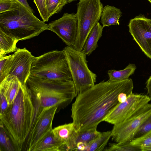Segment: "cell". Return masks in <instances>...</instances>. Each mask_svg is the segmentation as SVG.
I'll return each mask as SVG.
<instances>
[{
	"mask_svg": "<svg viewBox=\"0 0 151 151\" xmlns=\"http://www.w3.org/2000/svg\"><path fill=\"white\" fill-rule=\"evenodd\" d=\"M103 27L98 22L89 34L82 52L89 56L98 47V42L101 37Z\"/></svg>",
	"mask_w": 151,
	"mask_h": 151,
	"instance_id": "cell-17",
	"label": "cell"
},
{
	"mask_svg": "<svg viewBox=\"0 0 151 151\" xmlns=\"http://www.w3.org/2000/svg\"><path fill=\"white\" fill-rule=\"evenodd\" d=\"M75 14L64 13L61 18L48 24V30L56 34L67 46L73 47L77 31V20Z\"/></svg>",
	"mask_w": 151,
	"mask_h": 151,
	"instance_id": "cell-13",
	"label": "cell"
},
{
	"mask_svg": "<svg viewBox=\"0 0 151 151\" xmlns=\"http://www.w3.org/2000/svg\"><path fill=\"white\" fill-rule=\"evenodd\" d=\"M46 30L48 24L21 4L16 9L0 13V30L18 41L37 36Z\"/></svg>",
	"mask_w": 151,
	"mask_h": 151,
	"instance_id": "cell-4",
	"label": "cell"
},
{
	"mask_svg": "<svg viewBox=\"0 0 151 151\" xmlns=\"http://www.w3.org/2000/svg\"><path fill=\"white\" fill-rule=\"evenodd\" d=\"M137 68L136 65L129 63L124 69L119 70H110L107 73L109 80L111 81H118L127 79L133 74Z\"/></svg>",
	"mask_w": 151,
	"mask_h": 151,
	"instance_id": "cell-22",
	"label": "cell"
},
{
	"mask_svg": "<svg viewBox=\"0 0 151 151\" xmlns=\"http://www.w3.org/2000/svg\"><path fill=\"white\" fill-rule=\"evenodd\" d=\"M30 76L52 80H72L65 53L56 50L38 57L32 63Z\"/></svg>",
	"mask_w": 151,
	"mask_h": 151,
	"instance_id": "cell-5",
	"label": "cell"
},
{
	"mask_svg": "<svg viewBox=\"0 0 151 151\" xmlns=\"http://www.w3.org/2000/svg\"><path fill=\"white\" fill-rule=\"evenodd\" d=\"M97 128L78 132L75 151H80L82 147L90 143L99 135L100 132L97 130Z\"/></svg>",
	"mask_w": 151,
	"mask_h": 151,
	"instance_id": "cell-20",
	"label": "cell"
},
{
	"mask_svg": "<svg viewBox=\"0 0 151 151\" xmlns=\"http://www.w3.org/2000/svg\"><path fill=\"white\" fill-rule=\"evenodd\" d=\"M32 95L26 85L21 84L12 103L2 114L0 122L9 134L16 151L23 149L34 116Z\"/></svg>",
	"mask_w": 151,
	"mask_h": 151,
	"instance_id": "cell-2",
	"label": "cell"
},
{
	"mask_svg": "<svg viewBox=\"0 0 151 151\" xmlns=\"http://www.w3.org/2000/svg\"><path fill=\"white\" fill-rule=\"evenodd\" d=\"M151 113V104L143 108L122 122L114 125L111 130L112 140L116 143L130 142L134 139L139 128Z\"/></svg>",
	"mask_w": 151,
	"mask_h": 151,
	"instance_id": "cell-10",
	"label": "cell"
},
{
	"mask_svg": "<svg viewBox=\"0 0 151 151\" xmlns=\"http://www.w3.org/2000/svg\"><path fill=\"white\" fill-rule=\"evenodd\" d=\"M146 87L147 90V94L151 99V76L147 80L146 82Z\"/></svg>",
	"mask_w": 151,
	"mask_h": 151,
	"instance_id": "cell-32",
	"label": "cell"
},
{
	"mask_svg": "<svg viewBox=\"0 0 151 151\" xmlns=\"http://www.w3.org/2000/svg\"><path fill=\"white\" fill-rule=\"evenodd\" d=\"M34 108V117L29 133L24 146V147L25 145V151H31L42 137L53 129L52 122L58 109L56 106L44 109L37 107Z\"/></svg>",
	"mask_w": 151,
	"mask_h": 151,
	"instance_id": "cell-8",
	"label": "cell"
},
{
	"mask_svg": "<svg viewBox=\"0 0 151 151\" xmlns=\"http://www.w3.org/2000/svg\"><path fill=\"white\" fill-rule=\"evenodd\" d=\"M122 14L119 9L108 5L105 6L103 8L100 21L103 27L119 25V20Z\"/></svg>",
	"mask_w": 151,
	"mask_h": 151,
	"instance_id": "cell-18",
	"label": "cell"
},
{
	"mask_svg": "<svg viewBox=\"0 0 151 151\" xmlns=\"http://www.w3.org/2000/svg\"><path fill=\"white\" fill-rule=\"evenodd\" d=\"M0 115H1L7 109L9 105L5 95L2 92H0Z\"/></svg>",
	"mask_w": 151,
	"mask_h": 151,
	"instance_id": "cell-31",
	"label": "cell"
},
{
	"mask_svg": "<svg viewBox=\"0 0 151 151\" xmlns=\"http://www.w3.org/2000/svg\"><path fill=\"white\" fill-rule=\"evenodd\" d=\"M18 42L15 38L0 30V56L15 52L17 49L16 44Z\"/></svg>",
	"mask_w": 151,
	"mask_h": 151,
	"instance_id": "cell-21",
	"label": "cell"
},
{
	"mask_svg": "<svg viewBox=\"0 0 151 151\" xmlns=\"http://www.w3.org/2000/svg\"><path fill=\"white\" fill-rule=\"evenodd\" d=\"M31 151H65L62 143L55 137L53 129L42 137Z\"/></svg>",
	"mask_w": 151,
	"mask_h": 151,
	"instance_id": "cell-15",
	"label": "cell"
},
{
	"mask_svg": "<svg viewBox=\"0 0 151 151\" xmlns=\"http://www.w3.org/2000/svg\"><path fill=\"white\" fill-rule=\"evenodd\" d=\"M132 144L138 146L142 151H151V130L130 141Z\"/></svg>",
	"mask_w": 151,
	"mask_h": 151,
	"instance_id": "cell-24",
	"label": "cell"
},
{
	"mask_svg": "<svg viewBox=\"0 0 151 151\" xmlns=\"http://www.w3.org/2000/svg\"><path fill=\"white\" fill-rule=\"evenodd\" d=\"M36 58L25 47L17 49L10 55L6 77L15 76L22 85L26 86L30 76L32 65Z\"/></svg>",
	"mask_w": 151,
	"mask_h": 151,
	"instance_id": "cell-11",
	"label": "cell"
},
{
	"mask_svg": "<svg viewBox=\"0 0 151 151\" xmlns=\"http://www.w3.org/2000/svg\"><path fill=\"white\" fill-rule=\"evenodd\" d=\"M9 57L10 55L0 56V82L6 77Z\"/></svg>",
	"mask_w": 151,
	"mask_h": 151,
	"instance_id": "cell-30",
	"label": "cell"
},
{
	"mask_svg": "<svg viewBox=\"0 0 151 151\" xmlns=\"http://www.w3.org/2000/svg\"><path fill=\"white\" fill-rule=\"evenodd\" d=\"M26 85L34 107L44 109L56 106L57 113L67 106L77 96L72 80H49L30 76Z\"/></svg>",
	"mask_w": 151,
	"mask_h": 151,
	"instance_id": "cell-3",
	"label": "cell"
},
{
	"mask_svg": "<svg viewBox=\"0 0 151 151\" xmlns=\"http://www.w3.org/2000/svg\"><path fill=\"white\" fill-rule=\"evenodd\" d=\"M39 13L42 21L47 22L49 18L48 14L45 0H33Z\"/></svg>",
	"mask_w": 151,
	"mask_h": 151,
	"instance_id": "cell-28",
	"label": "cell"
},
{
	"mask_svg": "<svg viewBox=\"0 0 151 151\" xmlns=\"http://www.w3.org/2000/svg\"><path fill=\"white\" fill-rule=\"evenodd\" d=\"M103 8L100 0H79L75 14L77 31L73 46L76 50H82L89 34L101 17Z\"/></svg>",
	"mask_w": 151,
	"mask_h": 151,
	"instance_id": "cell-6",
	"label": "cell"
},
{
	"mask_svg": "<svg viewBox=\"0 0 151 151\" xmlns=\"http://www.w3.org/2000/svg\"><path fill=\"white\" fill-rule=\"evenodd\" d=\"M21 84L17 77L8 76L0 82V92L6 96L9 105L15 99Z\"/></svg>",
	"mask_w": 151,
	"mask_h": 151,
	"instance_id": "cell-16",
	"label": "cell"
},
{
	"mask_svg": "<svg viewBox=\"0 0 151 151\" xmlns=\"http://www.w3.org/2000/svg\"><path fill=\"white\" fill-rule=\"evenodd\" d=\"M20 4L17 0H0V13L16 9Z\"/></svg>",
	"mask_w": 151,
	"mask_h": 151,
	"instance_id": "cell-27",
	"label": "cell"
},
{
	"mask_svg": "<svg viewBox=\"0 0 151 151\" xmlns=\"http://www.w3.org/2000/svg\"><path fill=\"white\" fill-rule=\"evenodd\" d=\"M111 136V130L100 132L90 143L82 147L80 151H104Z\"/></svg>",
	"mask_w": 151,
	"mask_h": 151,
	"instance_id": "cell-19",
	"label": "cell"
},
{
	"mask_svg": "<svg viewBox=\"0 0 151 151\" xmlns=\"http://www.w3.org/2000/svg\"><path fill=\"white\" fill-rule=\"evenodd\" d=\"M128 26L134 40L151 59V19L140 14L131 19Z\"/></svg>",
	"mask_w": 151,
	"mask_h": 151,
	"instance_id": "cell-12",
	"label": "cell"
},
{
	"mask_svg": "<svg viewBox=\"0 0 151 151\" xmlns=\"http://www.w3.org/2000/svg\"><path fill=\"white\" fill-rule=\"evenodd\" d=\"M55 137L63 144L65 151H75L78 132L72 122L59 126L53 129Z\"/></svg>",
	"mask_w": 151,
	"mask_h": 151,
	"instance_id": "cell-14",
	"label": "cell"
},
{
	"mask_svg": "<svg viewBox=\"0 0 151 151\" xmlns=\"http://www.w3.org/2000/svg\"><path fill=\"white\" fill-rule=\"evenodd\" d=\"M76 0H66L67 4H68V3H71L74 1H76Z\"/></svg>",
	"mask_w": 151,
	"mask_h": 151,
	"instance_id": "cell-34",
	"label": "cell"
},
{
	"mask_svg": "<svg viewBox=\"0 0 151 151\" xmlns=\"http://www.w3.org/2000/svg\"><path fill=\"white\" fill-rule=\"evenodd\" d=\"M151 3V0H148Z\"/></svg>",
	"mask_w": 151,
	"mask_h": 151,
	"instance_id": "cell-35",
	"label": "cell"
},
{
	"mask_svg": "<svg viewBox=\"0 0 151 151\" xmlns=\"http://www.w3.org/2000/svg\"><path fill=\"white\" fill-rule=\"evenodd\" d=\"M63 50L67 60L77 96L95 85L97 75L89 68L86 55L82 51L68 46Z\"/></svg>",
	"mask_w": 151,
	"mask_h": 151,
	"instance_id": "cell-7",
	"label": "cell"
},
{
	"mask_svg": "<svg viewBox=\"0 0 151 151\" xmlns=\"http://www.w3.org/2000/svg\"><path fill=\"white\" fill-rule=\"evenodd\" d=\"M47 11L49 18L60 12L67 4L66 0H45Z\"/></svg>",
	"mask_w": 151,
	"mask_h": 151,
	"instance_id": "cell-26",
	"label": "cell"
},
{
	"mask_svg": "<svg viewBox=\"0 0 151 151\" xmlns=\"http://www.w3.org/2000/svg\"><path fill=\"white\" fill-rule=\"evenodd\" d=\"M31 12L33 13V10L29 5L27 0H17Z\"/></svg>",
	"mask_w": 151,
	"mask_h": 151,
	"instance_id": "cell-33",
	"label": "cell"
},
{
	"mask_svg": "<svg viewBox=\"0 0 151 151\" xmlns=\"http://www.w3.org/2000/svg\"><path fill=\"white\" fill-rule=\"evenodd\" d=\"M104 151H141L138 146L131 144L130 142L124 143H109L106 147Z\"/></svg>",
	"mask_w": 151,
	"mask_h": 151,
	"instance_id": "cell-25",
	"label": "cell"
},
{
	"mask_svg": "<svg viewBox=\"0 0 151 151\" xmlns=\"http://www.w3.org/2000/svg\"><path fill=\"white\" fill-rule=\"evenodd\" d=\"M151 100L147 95L132 93L125 101L115 107L104 121L114 125L120 124L143 108Z\"/></svg>",
	"mask_w": 151,
	"mask_h": 151,
	"instance_id": "cell-9",
	"label": "cell"
},
{
	"mask_svg": "<svg viewBox=\"0 0 151 151\" xmlns=\"http://www.w3.org/2000/svg\"><path fill=\"white\" fill-rule=\"evenodd\" d=\"M150 130H151V113L141 124L136 133L134 139L139 137Z\"/></svg>",
	"mask_w": 151,
	"mask_h": 151,
	"instance_id": "cell-29",
	"label": "cell"
},
{
	"mask_svg": "<svg viewBox=\"0 0 151 151\" xmlns=\"http://www.w3.org/2000/svg\"><path fill=\"white\" fill-rule=\"evenodd\" d=\"M0 151H15L14 144L3 124H0Z\"/></svg>",
	"mask_w": 151,
	"mask_h": 151,
	"instance_id": "cell-23",
	"label": "cell"
},
{
	"mask_svg": "<svg viewBox=\"0 0 151 151\" xmlns=\"http://www.w3.org/2000/svg\"><path fill=\"white\" fill-rule=\"evenodd\" d=\"M131 78L118 81L104 80L78 94L72 106L71 117L78 132L97 127L120 103L126 94L132 93Z\"/></svg>",
	"mask_w": 151,
	"mask_h": 151,
	"instance_id": "cell-1",
	"label": "cell"
}]
</instances>
